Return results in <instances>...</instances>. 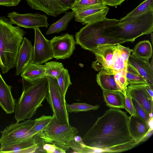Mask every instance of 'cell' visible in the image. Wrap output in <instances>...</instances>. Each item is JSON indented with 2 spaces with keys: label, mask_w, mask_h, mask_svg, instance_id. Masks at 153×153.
Masks as SVG:
<instances>
[{
  "label": "cell",
  "mask_w": 153,
  "mask_h": 153,
  "mask_svg": "<svg viewBox=\"0 0 153 153\" xmlns=\"http://www.w3.org/2000/svg\"><path fill=\"white\" fill-rule=\"evenodd\" d=\"M128 119L120 109L106 110L82 138L88 153L121 152L139 144L130 134Z\"/></svg>",
  "instance_id": "cell-1"
},
{
  "label": "cell",
  "mask_w": 153,
  "mask_h": 153,
  "mask_svg": "<svg viewBox=\"0 0 153 153\" xmlns=\"http://www.w3.org/2000/svg\"><path fill=\"white\" fill-rule=\"evenodd\" d=\"M22 92L16 102L14 111V118L17 123L32 117L42 105L48 91L46 76L32 82L22 78Z\"/></svg>",
  "instance_id": "cell-2"
},
{
  "label": "cell",
  "mask_w": 153,
  "mask_h": 153,
  "mask_svg": "<svg viewBox=\"0 0 153 153\" xmlns=\"http://www.w3.org/2000/svg\"><path fill=\"white\" fill-rule=\"evenodd\" d=\"M26 32L0 16V68L4 74L16 67L20 47Z\"/></svg>",
  "instance_id": "cell-3"
},
{
  "label": "cell",
  "mask_w": 153,
  "mask_h": 153,
  "mask_svg": "<svg viewBox=\"0 0 153 153\" xmlns=\"http://www.w3.org/2000/svg\"><path fill=\"white\" fill-rule=\"evenodd\" d=\"M119 22L118 19L105 18L86 25L76 33V43L83 49L92 52L98 47L126 42L125 40L106 36L103 34L106 28Z\"/></svg>",
  "instance_id": "cell-4"
},
{
  "label": "cell",
  "mask_w": 153,
  "mask_h": 153,
  "mask_svg": "<svg viewBox=\"0 0 153 153\" xmlns=\"http://www.w3.org/2000/svg\"><path fill=\"white\" fill-rule=\"evenodd\" d=\"M153 31V11H150L139 17L109 27L103 34L117 39L133 42L137 38Z\"/></svg>",
  "instance_id": "cell-5"
},
{
  "label": "cell",
  "mask_w": 153,
  "mask_h": 153,
  "mask_svg": "<svg viewBox=\"0 0 153 153\" xmlns=\"http://www.w3.org/2000/svg\"><path fill=\"white\" fill-rule=\"evenodd\" d=\"M35 120H27L19 123H12L1 131L0 149L12 147L26 141H33L43 145L42 140L33 132Z\"/></svg>",
  "instance_id": "cell-6"
},
{
  "label": "cell",
  "mask_w": 153,
  "mask_h": 153,
  "mask_svg": "<svg viewBox=\"0 0 153 153\" xmlns=\"http://www.w3.org/2000/svg\"><path fill=\"white\" fill-rule=\"evenodd\" d=\"M78 132L77 128L70 125L59 124L53 114L48 125L38 136L44 144H54L66 152L70 149L71 142L78 135Z\"/></svg>",
  "instance_id": "cell-7"
},
{
  "label": "cell",
  "mask_w": 153,
  "mask_h": 153,
  "mask_svg": "<svg viewBox=\"0 0 153 153\" xmlns=\"http://www.w3.org/2000/svg\"><path fill=\"white\" fill-rule=\"evenodd\" d=\"M95 55L96 60L93 61L92 67L99 71L105 68L116 71L126 70L127 65L125 63L116 45H108L97 47L92 52Z\"/></svg>",
  "instance_id": "cell-8"
},
{
  "label": "cell",
  "mask_w": 153,
  "mask_h": 153,
  "mask_svg": "<svg viewBox=\"0 0 153 153\" xmlns=\"http://www.w3.org/2000/svg\"><path fill=\"white\" fill-rule=\"evenodd\" d=\"M48 91L46 98L57 122L60 124L70 125L68 113L65 105V97L58 85L56 79L47 76Z\"/></svg>",
  "instance_id": "cell-9"
},
{
  "label": "cell",
  "mask_w": 153,
  "mask_h": 153,
  "mask_svg": "<svg viewBox=\"0 0 153 153\" xmlns=\"http://www.w3.org/2000/svg\"><path fill=\"white\" fill-rule=\"evenodd\" d=\"M126 70L116 71L111 68L101 70L97 75L96 80L102 90L120 91L124 96L128 83L126 76Z\"/></svg>",
  "instance_id": "cell-10"
},
{
  "label": "cell",
  "mask_w": 153,
  "mask_h": 153,
  "mask_svg": "<svg viewBox=\"0 0 153 153\" xmlns=\"http://www.w3.org/2000/svg\"><path fill=\"white\" fill-rule=\"evenodd\" d=\"M35 40L32 63L41 65L53 58L50 40L47 39L39 27L34 29Z\"/></svg>",
  "instance_id": "cell-11"
},
{
  "label": "cell",
  "mask_w": 153,
  "mask_h": 153,
  "mask_svg": "<svg viewBox=\"0 0 153 153\" xmlns=\"http://www.w3.org/2000/svg\"><path fill=\"white\" fill-rule=\"evenodd\" d=\"M7 17L12 25L16 24L20 27L34 29L47 27L49 25L47 16L39 13L20 14L13 12L9 13Z\"/></svg>",
  "instance_id": "cell-12"
},
{
  "label": "cell",
  "mask_w": 153,
  "mask_h": 153,
  "mask_svg": "<svg viewBox=\"0 0 153 153\" xmlns=\"http://www.w3.org/2000/svg\"><path fill=\"white\" fill-rule=\"evenodd\" d=\"M50 41L53 58L57 60L69 58L75 49L74 37L68 33L55 36Z\"/></svg>",
  "instance_id": "cell-13"
},
{
  "label": "cell",
  "mask_w": 153,
  "mask_h": 153,
  "mask_svg": "<svg viewBox=\"0 0 153 153\" xmlns=\"http://www.w3.org/2000/svg\"><path fill=\"white\" fill-rule=\"evenodd\" d=\"M109 10L107 6L102 3L74 13L75 20L87 25L106 18Z\"/></svg>",
  "instance_id": "cell-14"
},
{
  "label": "cell",
  "mask_w": 153,
  "mask_h": 153,
  "mask_svg": "<svg viewBox=\"0 0 153 153\" xmlns=\"http://www.w3.org/2000/svg\"><path fill=\"white\" fill-rule=\"evenodd\" d=\"M32 9L39 10L47 15L56 17L66 12L71 7L60 0H26Z\"/></svg>",
  "instance_id": "cell-15"
},
{
  "label": "cell",
  "mask_w": 153,
  "mask_h": 153,
  "mask_svg": "<svg viewBox=\"0 0 153 153\" xmlns=\"http://www.w3.org/2000/svg\"><path fill=\"white\" fill-rule=\"evenodd\" d=\"M146 84L128 85L126 93L136 100L152 118L153 98L146 89Z\"/></svg>",
  "instance_id": "cell-16"
},
{
  "label": "cell",
  "mask_w": 153,
  "mask_h": 153,
  "mask_svg": "<svg viewBox=\"0 0 153 153\" xmlns=\"http://www.w3.org/2000/svg\"><path fill=\"white\" fill-rule=\"evenodd\" d=\"M128 127L131 136L138 144L146 140V136L152 130L150 124L137 113L129 117Z\"/></svg>",
  "instance_id": "cell-17"
},
{
  "label": "cell",
  "mask_w": 153,
  "mask_h": 153,
  "mask_svg": "<svg viewBox=\"0 0 153 153\" xmlns=\"http://www.w3.org/2000/svg\"><path fill=\"white\" fill-rule=\"evenodd\" d=\"M33 53V46L31 41L26 37H24L17 56L16 75L21 74L28 65L32 62Z\"/></svg>",
  "instance_id": "cell-18"
},
{
  "label": "cell",
  "mask_w": 153,
  "mask_h": 153,
  "mask_svg": "<svg viewBox=\"0 0 153 153\" xmlns=\"http://www.w3.org/2000/svg\"><path fill=\"white\" fill-rule=\"evenodd\" d=\"M128 63L134 68L146 81L153 87L152 58L151 63L148 60L136 56L132 54L129 56Z\"/></svg>",
  "instance_id": "cell-19"
},
{
  "label": "cell",
  "mask_w": 153,
  "mask_h": 153,
  "mask_svg": "<svg viewBox=\"0 0 153 153\" xmlns=\"http://www.w3.org/2000/svg\"><path fill=\"white\" fill-rule=\"evenodd\" d=\"M12 87L7 84L0 73V106L7 114L14 113L16 100L12 95Z\"/></svg>",
  "instance_id": "cell-20"
},
{
  "label": "cell",
  "mask_w": 153,
  "mask_h": 153,
  "mask_svg": "<svg viewBox=\"0 0 153 153\" xmlns=\"http://www.w3.org/2000/svg\"><path fill=\"white\" fill-rule=\"evenodd\" d=\"M43 145L35 142L26 141L15 145L12 147L0 149V153H29L37 152V151L45 152Z\"/></svg>",
  "instance_id": "cell-21"
},
{
  "label": "cell",
  "mask_w": 153,
  "mask_h": 153,
  "mask_svg": "<svg viewBox=\"0 0 153 153\" xmlns=\"http://www.w3.org/2000/svg\"><path fill=\"white\" fill-rule=\"evenodd\" d=\"M102 95L108 107L116 109L125 108V96L121 92L102 90Z\"/></svg>",
  "instance_id": "cell-22"
},
{
  "label": "cell",
  "mask_w": 153,
  "mask_h": 153,
  "mask_svg": "<svg viewBox=\"0 0 153 153\" xmlns=\"http://www.w3.org/2000/svg\"><path fill=\"white\" fill-rule=\"evenodd\" d=\"M44 65L30 63L21 74L22 78L26 81L33 82L45 76Z\"/></svg>",
  "instance_id": "cell-23"
},
{
  "label": "cell",
  "mask_w": 153,
  "mask_h": 153,
  "mask_svg": "<svg viewBox=\"0 0 153 153\" xmlns=\"http://www.w3.org/2000/svg\"><path fill=\"white\" fill-rule=\"evenodd\" d=\"M150 11H153V0H144L132 11L119 20L124 22L139 17Z\"/></svg>",
  "instance_id": "cell-24"
},
{
  "label": "cell",
  "mask_w": 153,
  "mask_h": 153,
  "mask_svg": "<svg viewBox=\"0 0 153 153\" xmlns=\"http://www.w3.org/2000/svg\"><path fill=\"white\" fill-rule=\"evenodd\" d=\"M74 16V14L72 11L66 12L61 19L50 25L46 32V35L58 33L65 30L69 22Z\"/></svg>",
  "instance_id": "cell-25"
},
{
  "label": "cell",
  "mask_w": 153,
  "mask_h": 153,
  "mask_svg": "<svg viewBox=\"0 0 153 153\" xmlns=\"http://www.w3.org/2000/svg\"><path fill=\"white\" fill-rule=\"evenodd\" d=\"M131 52L132 54L149 60L152 54L151 44L149 40L140 41L135 45Z\"/></svg>",
  "instance_id": "cell-26"
},
{
  "label": "cell",
  "mask_w": 153,
  "mask_h": 153,
  "mask_svg": "<svg viewBox=\"0 0 153 153\" xmlns=\"http://www.w3.org/2000/svg\"><path fill=\"white\" fill-rule=\"evenodd\" d=\"M44 67L45 76L52 77L57 79L65 68L62 63L56 61H51L46 63Z\"/></svg>",
  "instance_id": "cell-27"
},
{
  "label": "cell",
  "mask_w": 153,
  "mask_h": 153,
  "mask_svg": "<svg viewBox=\"0 0 153 153\" xmlns=\"http://www.w3.org/2000/svg\"><path fill=\"white\" fill-rule=\"evenodd\" d=\"M126 76L128 85L147 83L140 74L128 63Z\"/></svg>",
  "instance_id": "cell-28"
},
{
  "label": "cell",
  "mask_w": 153,
  "mask_h": 153,
  "mask_svg": "<svg viewBox=\"0 0 153 153\" xmlns=\"http://www.w3.org/2000/svg\"><path fill=\"white\" fill-rule=\"evenodd\" d=\"M66 107L68 113H77L98 109L100 106L99 105H92L85 103L77 102L69 104L65 103Z\"/></svg>",
  "instance_id": "cell-29"
},
{
  "label": "cell",
  "mask_w": 153,
  "mask_h": 153,
  "mask_svg": "<svg viewBox=\"0 0 153 153\" xmlns=\"http://www.w3.org/2000/svg\"><path fill=\"white\" fill-rule=\"evenodd\" d=\"M57 80L58 85L64 96L65 97L68 89L69 86L72 85L70 76L68 70L64 68L60 74Z\"/></svg>",
  "instance_id": "cell-30"
},
{
  "label": "cell",
  "mask_w": 153,
  "mask_h": 153,
  "mask_svg": "<svg viewBox=\"0 0 153 153\" xmlns=\"http://www.w3.org/2000/svg\"><path fill=\"white\" fill-rule=\"evenodd\" d=\"M101 3H102L100 0H78L72 5L70 9L74 13Z\"/></svg>",
  "instance_id": "cell-31"
},
{
  "label": "cell",
  "mask_w": 153,
  "mask_h": 153,
  "mask_svg": "<svg viewBox=\"0 0 153 153\" xmlns=\"http://www.w3.org/2000/svg\"><path fill=\"white\" fill-rule=\"evenodd\" d=\"M52 118V116L42 115L35 119V123L33 128V132L37 136L48 125Z\"/></svg>",
  "instance_id": "cell-32"
},
{
  "label": "cell",
  "mask_w": 153,
  "mask_h": 153,
  "mask_svg": "<svg viewBox=\"0 0 153 153\" xmlns=\"http://www.w3.org/2000/svg\"><path fill=\"white\" fill-rule=\"evenodd\" d=\"M132 103L137 115L142 119L148 123L152 120L151 117L143 107L134 99L132 98Z\"/></svg>",
  "instance_id": "cell-33"
},
{
  "label": "cell",
  "mask_w": 153,
  "mask_h": 153,
  "mask_svg": "<svg viewBox=\"0 0 153 153\" xmlns=\"http://www.w3.org/2000/svg\"><path fill=\"white\" fill-rule=\"evenodd\" d=\"M125 96V108L130 115L136 114V111L132 103V98L127 93Z\"/></svg>",
  "instance_id": "cell-34"
},
{
  "label": "cell",
  "mask_w": 153,
  "mask_h": 153,
  "mask_svg": "<svg viewBox=\"0 0 153 153\" xmlns=\"http://www.w3.org/2000/svg\"><path fill=\"white\" fill-rule=\"evenodd\" d=\"M117 45L122 57L126 64L127 65L128 59L132 50L128 47L123 46L120 44H118Z\"/></svg>",
  "instance_id": "cell-35"
},
{
  "label": "cell",
  "mask_w": 153,
  "mask_h": 153,
  "mask_svg": "<svg viewBox=\"0 0 153 153\" xmlns=\"http://www.w3.org/2000/svg\"><path fill=\"white\" fill-rule=\"evenodd\" d=\"M43 149L45 152L48 153H65L66 152L65 151L53 144L45 143L43 146Z\"/></svg>",
  "instance_id": "cell-36"
},
{
  "label": "cell",
  "mask_w": 153,
  "mask_h": 153,
  "mask_svg": "<svg viewBox=\"0 0 153 153\" xmlns=\"http://www.w3.org/2000/svg\"><path fill=\"white\" fill-rule=\"evenodd\" d=\"M21 0H0V5L7 7L15 6L18 5Z\"/></svg>",
  "instance_id": "cell-37"
},
{
  "label": "cell",
  "mask_w": 153,
  "mask_h": 153,
  "mask_svg": "<svg viewBox=\"0 0 153 153\" xmlns=\"http://www.w3.org/2000/svg\"><path fill=\"white\" fill-rule=\"evenodd\" d=\"M104 4L111 6L120 5L125 0H100Z\"/></svg>",
  "instance_id": "cell-38"
},
{
  "label": "cell",
  "mask_w": 153,
  "mask_h": 153,
  "mask_svg": "<svg viewBox=\"0 0 153 153\" xmlns=\"http://www.w3.org/2000/svg\"><path fill=\"white\" fill-rule=\"evenodd\" d=\"M64 4L70 7L78 0H60Z\"/></svg>",
  "instance_id": "cell-39"
}]
</instances>
